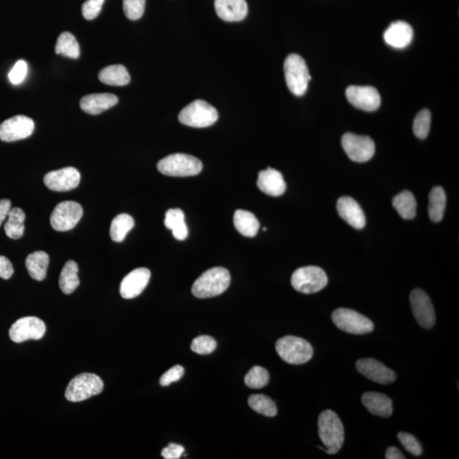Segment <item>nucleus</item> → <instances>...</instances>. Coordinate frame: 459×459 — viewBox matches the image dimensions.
Wrapping results in <instances>:
<instances>
[{
    "label": "nucleus",
    "mask_w": 459,
    "mask_h": 459,
    "mask_svg": "<svg viewBox=\"0 0 459 459\" xmlns=\"http://www.w3.org/2000/svg\"><path fill=\"white\" fill-rule=\"evenodd\" d=\"M14 268L12 262L5 256H0V278L8 280L12 277Z\"/></svg>",
    "instance_id": "a18cd8bd"
},
{
    "label": "nucleus",
    "mask_w": 459,
    "mask_h": 459,
    "mask_svg": "<svg viewBox=\"0 0 459 459\" xmlns=\"http://www.w3.org/2000/svg\"><path fill=\"white\" fill-rule=\"evenodd\" d=\"M78 267L74 260H69L64 265L60 272L59 285L60 289L65 295H71L80 286L78 278Z\"/></svg>",
    "instance_id": "c85d7f7f"
},
{
    "label": "nucleus",
    "mask_w": 459,
    "mask_h": 459,
    "mask_svg": "<svg viewBox=\"0 0 459 459\" xmlns=\"http://www.w3.org/2000/svg\"><path fill=\"white\" fill-rule=\"evenodd\" d=\"M217 343L212 337L201 335L193 339L191 349L193 352L199 355H209L216 349Z\"/></svg>",
    "instance_id": "4c0bfd02"
},
{
    "label": "nucleus",
    "mask_w": 459,
    "mask_h": 459,
    "mask_svg": "<svg viewBox=\"0 0 459 459\" xmlns=\"http://www.w3.org/2000/svg\"><path fill=\"white\" fill-rule=\"evenodd\" d=\"M346 95L351 105L366 112H374L381 103L377 89L372 86L351 85L346 89Z\"/></svg>",
    "instance_id": "4468645a"
},
{
    "label": "nucleus",
    "mask_w": 459,
    "mask_h": 459,
    "mask_svg": "<svg viewBox=\"0 0 459 459\" xmlns=\"http://www.w3.org/2000/svg\"><path fill=\"white\" fill-rule=\"evenodd\" d=\"M104 383L99 376L94 374H81L71 380L65 392L67 401L78 403L102 392Z\"/></svg>",
    "instance_id": "6e6552de"
},
{
    "label": "nucleus",
    "mask_w": 459,
    "mask_h": 459,
    "mask_svg": "<svg viewBox=\"0 0 459 459\" xmlns=\"http://www.w3.org/2000/svg\"><path fill=\"white\" fill-rule=\"evenodd\" d=\"M339 216L351 227L361 230L366 225V217L359 203L350 197H342L337 203Z\"/></svg>",
    "instance_id": "6ab92c4d"
},
{
    "label": "nucleus",
    "mask_w": 459,
    "mask_h": 459,
    "mask_svg": "<svg viewBox=\"0 0 459 459\" xmlns=\"http://www.w3.org/2000/svg\"><path fill=\"white\" fill-rule=\"evenodd\" d=\"M80 171L74 167L49 172L45 175V185L54 192H68L78 188L80 182Z\"/></svg>",
    "instance_id": "dca6fc26"
},
{
    "label": "nucleus",
    "mask_w": 459,
    "mask_h": 459,
    "mask_svg": "<svg viewBox=\"0 0 459 459\" xmlns=\"http://www.w3.org/2000/svg\"><path fill=\"white\" fill-rule=\"evenodd\" d=\"M49 257L44 251H36L27 256L26 267L28 274L36 281H43L47 275Z\"/></svg>",
    "instance_id": "393cba45"
},
{
    "label": "nucleus",
    "mask_w": 459,
    "mask_h": 459,
    "mask_svg": "<svg viewBox=\"0 0 459 459\" xmlns=\"http://www.w3.org/2000/svg\"><path fill=\"white\" fill-rule=\"evenodd\" d=\"M357 368L366 378L380 385H390L396 379V375L392 369L372 358L357 361Z\"/></svg>",
    "instance_id": "f3484780"
},
{
    "label": "nucleus",
    "mask_w": 459,
    "mask_h": 459,
    "mask_svg": "<svg viewBox=\"0 0 459 459\" xmlns=\"http://www.w3.org/2000/svg\"><path fill=\"white\" fill-rule=\"evenodd\" d=\"M410 303L416 320L422 328H433L436 322V313L429 297L422 289H414L410 295Z\"/></svg>",
    "instance_id": "2eb2a0df"
},
{
    "label": "nucleus",
    "mask_w": 459,
    "mask_h": 459,
    "mask_svg": "<svg viewBox=\"0 0 459 459\" xmlns=\"http://www.w3.org/2000/svg\"><path fill=\"white\" fill-rule=\"evenodd\" d=\"M184 368L180 365L175 366L170 370L165 372L160 378V385L162 386H168L170 383L177 382L184 375Z\"/></svg>",
    "instance_id": "37998d69"
},
{
    "label": "nucleus",
    "mask_w": 459,
    "mask_h": 459,
    "mask_svg": "<svg viewBox=\"0 0 459 459\" xmlns=\"http://www.w3.org/2000/svg\"><path fill=\"white\" fill-rule=\"evenodd\" d=\"M185 448L181 445L170 443L167 447L164 448L162 456L165 459H179L184 454Z\"/></svg>",
    "instance_id": "c03bdc74"
},
{
    "label": "nucleus",
    "mask_w": 459,
    "mask_h": 459,
    "mask_svg": "<svg viewBox=\"0 0 459 459\" xmlns=\"http://www.w3.org/2000/svg\"><path fill=\"white\" fill-rule=\"evenodd\" d=\"M157 167L160 173L173 177H194L203 170L199 159L184 153L171 154L161 159Z\"/></svg>",
    "instance_id": "7ed1b4c3"
},
{
    "label": "nucleus",
    "mask_w": 459,
    "mask_h": 459,
    "mask_svg": "<svg viewBox=\"0 0 459 459\" xmlns=\"http://www.w3.org/2000/svg\"><path fill=\"white\" fill-rule=\"evenodd\" d=\"M279 357L289 364L306 363L313 357V347L306 339L295 336H286L276 343Z\"/></svg>",
    "instance_id": "20e7f679"
},
{
    "label": "nucleus",
    "mask_w": 459,
    "mask_h": 459,
    "mask_svg": "<svg viewBox=\"0 0 459 459\" xmlns=\"http://www.w3.org/2000/svg\"><path fill=\"white\" fill-rule=\"evenodd\" d=\"M82 208L74 201H65L57 204L50 215V225L57 232L74 229L81 220Z\"/></svg>",
    "instance_id": "9d476101"
},
{
    "label": "nucleus",
    "mask_w": 459,
    "mask_h": 459,
    "mask_svg": "<svg viewBox=\"0 0 459 459\" xmlns=\"http://www.w3.org/2000/svg\"><path fill=\"white\" fill-rule=\"evenodd\" d=\"M135 227V221L131 215L127 214H120L117 215L112 221L110 227L111 238L114 242H123L125 236Z\"/></svg>",
    "instance_id": "473e14b6"
},
{
    "label": "nucleus",
    "mask_w": 459,
    "mask_h": 459,
    "mask_svg": "<svg viewBox=\"0 0 459 459\" xmlns=\"http://www.w3.org/2000/svg\"><path fill=\"white\" fill-rule=\"evenodd\" d=\"M56 53L68 58L78 59L80 56V44L74 34L65 32L59 36L56 45Z\"/></svg>",
    "instance_id": "72a5a7b5"
},
{
    "label": "nucleus",
    "mask_w": 459,
    "mask_h": 459,
    "mask_svg": "<svg viewBox=\"0 0 459 459\" xmlns=\"http://www.w3.org/2000/svg\"><path fill=\"white\" fill-rule=\"evenodd\" d=\"M447 196L444 189L436 186L432 190L429 196V216L433 222L443 220L446 210Z\"/></svg>",
    "instance_id": "c756f323"
},
{
    "label": "nucleus",
    "mask_w": 459,
    "mask_h": 459,
    "mask_svg": "<svg viewBox=\"0 0 459 459\" xmlns=\"http://www.w3.org/2000/svg\"><path fill=\"white\" fill-rule=\"evenodd\" d=\"M98 78L103 84L112 86H124L131 82L126 67L120 64L103 68L100 71Z\"/></svg>",
    "instance_id": "cd10ccee"
},
{
    "label": "nucleus",
    "mask_w": 459,
    "mask_h": 459,
    "mask_svg": "<svg viewBox=\"0 0 459 459\" xmlns=\"http://www.w3.org/2000/svg\"><path fill=\"white\" fill-rule=\"evenodd\" d=\"M398 440L408 453L414 456H421L423 454V449L421 443L411 434L406 432H400L398 434Z\"/></svg>",
    "instance_id": "ea45409f"
},
{
    "label": "nucleus",
    "mask_w": 459,
    "mask_h": 459,
    "mask_svg": "<svg viewBox=\"0 0 459 459\" xmlns=\"http://www.w3.org/2000/svg\"><path fill=\"white\" fill-rule=\"evenodd\" d=\"M430 122H432V114L429 110L425 109L421 111L414 118V133L419 139H425L429 135L430 128Z\"/></svg>",
    "instance_id": "e433bc0d"
},
{
    "label": "nucleus",
    "mask_w": 459,
    "mask_h": 459,
    "mask_svg": "<svg viewBox=\"0 0 459 459\" xmlns=\"http://www.w3.org/2000/svg\"><path fill=\"white\" fill-rule=\"evenodd\" d=\"M386 459H404V455L397 447H390L386 450Z\"/></svg>",
    "instance_id": "de8ad7c7"
},
{
    "label": "nucleus",
    "mask_w": 459,
    "mask_h": 459,
    "mask_svg": "<svg viewBox=\"0 0 459 459\" xmlns=\"http://www.w3.org/2000/svg\"><path fill=\"white\" fill-rule=\"evenodd\" d=\"M284 74L287 85L292 94L296 96L306 94L311 77L302 57L296 54H291L287 57Z\"/></svg>",
    "instance_id": "39448f33"
},
{
    "label": "nucleus",
    "mask_w": 459,
    "mask_h": 459,
    "mask_svg": "<svg viewBox=\"0 0 459 459\" xmlns=\"http://www.w3.org/2000/svg\"><path fill=\"white\" fill-rule=\"evenodd\" d=\"M328 282L326 272L322 268L314 265L297 269L291 278L293 289L306 295L321 291L327 286Z\"/></svg>",
    "instance_id": "0eeeda50"
},
{
    "label": "nucleus",
    "mask_w": 459,
    "mask_h": 459,
    "mask_svg": "<svg viewBox=\"0 0 459 459\" xmlns=\"http://www.w3.org/2000/svg\"><path fill=\"white\" fill-rule=\"evenodd\" d=\"M257 186L261 192L272 197L282 195L287 188L282 175L271 168L260 172Z\"/></svg>",
    "instance_id": "aec40b11"
},
{
    "label": "nucleus",
    "mask_w": 459,
    "mask_h": 459,
    "mask_svg": "<svg viewBox=\"0 0 459 459\" xmlns=\"http://www.w3.org/2000/svg\"><path fill=\"white\" fill-rule=\"evenodd\" d=\"M27 65L23 60H18L9 74V80L14 85L21 84L26 78Z\"/></svg>",
    "instance_id": "79ce46f5"
},
{
    "label": "nucleus",
    "mask_w": 459,
    "mask_h": 459,
    "mask_svg": "<svg viewBox=\"0 0 459 459\" xmlns=\"http://www.w3.org/2000/svg\"><path fill=\"white\" fill-rule=\"evenodd\" d=\"M46 332L45 322L38 317H27L17 320L9 331L10 339L15 343L41 339Z\"/></svg>",
    "instance_id": "f8f14e48"
},
{
    "label": "nucleus",
    "mask_w": 459,
    "mask_h": 459,
    "mask_svg": "<svg viewBox=\"0 0 459 459\" xmlns=\"http://www.w3.org/2000/svg\"><path fill=\"white\" fill-rule=\"evenodd\" d=\"M164 225L171 230L175 239L183 241L188 236V228L185 222V214L180 209L168 210L165 214Z\"/></svg>",
    "instance_id": "bb28decb"
},
{
    "label": "nucleus",
    "mask_w": 459,
    "mask_h": 459,
    "mask_svg": "<svg viewBox=\"0 0 459 459\" xmlns=\"http://www.w3.org/2000/svg\"><path fill=\"white\" fill-rule=\"evenodd\" d=\"M123 7L128 19L139 20L144 14L146 0H124Z\"/></svg>",
    "instance_id": "58836bf2"
},
{
    "label": "nucleus",
    "mask_w": 459,
    "mask_h": 459,
    "mask_svg": "<svg viewBox=\"0 0 459 459\" xmlns=\"http://www.w3.org/2000/svg\"><path fill=\"white\" fill-rule=\"evenodd\" d=\"M270 379L267 369L256 366L245 376V385L251 389H261L267 385Z\"/></svg>",
    "instance_id": "c9c22d12"
},
{
    "label": "nucleus",
    "mask_w": 459,
    "mask_h": 459,
    "mask_svg": "<svg viewBox=\"0 0 459 459\" xmlns=\"http://www.w3.org/2000/svg\"><path fill=\"white\" fill-rule=\"evenodd\" d=\"M8 220L5 225V232L10 239H20L24 234V221L26 214L20 208H13L8 214Z\"/></svg>",
    "instance_id": "2f4dec72"
},
{
    "label": "nucleus",
    "mask_w": 459,
    "mask_h": 459,
    "mask_svg": "<svg viewBox=\"0 0 459 459\" xmlns=\"http://www.w3.org/2000/svg\"><path fill=\"white\" fill-rule=\"evenodd\" d=\"M319 437L324 444L326 449H319L328 454H336L342 449L344 440V430L339 416L332 410L322 412L318 418Z\"/></svg>",
    "instance_id": "f257e3e1"
},
{
    "label": "nucleus",
    "mask_w": 459,
    "mask_h": 459,
    "mask_svg": "<svg viewBox=\"0 0 459 459\" xmlns=\"http://www.w3.org/2000/svg\"><path fill=\"white\" fill-rule=\"evenodd\" d=\"M179 120L186 126L206 128L216 123L218 112L210 104L197 100L189 104L179 114Z\"/></svg>",
    "instance_id": "423d86ee"
},
{
    "label": "nucleus",
    "mask_w": 459,
    "mask_h": 459,
    "mask_svg": "<svg viewBox=\"0 0 459 459\" xmlns=\"http://www.w3.org/2000/svg\"><path fill=\"white\" fill-rule=\"evenodd\" d=\"M249 405L254 411L267 417H275L278 414L277 405L270 397L262 394H252L249 398Z\"/></svg>",
    "instance_id": "f704fd0d"
},
{
    "label": "nucleus",
    "mask_w": 459,
    "mask_h": 459,
    "mask_svg": "<svg viewBox=\"0 0 459 459\" xmlns=\"http://www.w3.org/2000/svg\"><path fill=\"white\" fill-rule=\"evenodd\" d=\"M214 7L218 16L230 23L242 21L247 14L245 0H214Z\"/></svg>",
    "instance_id": "412c9836"
},
{
    "label": "nucleus",
    "mask_w": 459,
    "mask_h": 459,
    "mask_svg": "<svg viewBox=\"0 0 459 459\" xmlns=\"http://www.w3.org/2000/svg\"><path fill=\"white\" fill-rule=\"evenodd\" d=\"M393 207L404 220H412L416 216V202L414 194L410 191H403L394 197Z\"/></svg>",
    "instance_id": "7c9ffc66"
},
{
    "label": "nucleus",
    "mask_w": 459,
    "mask_h": 459,
    "mask_svg": "<svg viewBox=\"0 0 459 459\" xmlns=\"http://www.w3.org/2000/svg\"><path fill=\"white\" fill-rule=\"evenodd\" d=\"M362 403L372 414L388 418L392 415V401L385 394L377 392H367L361 397Z\"/></svg>",
    "instance_id": "b1692460"
},
{
    "label": "nucleus",
    "mask_w": 459,
    "mask_h": 459,
    "mask_svg": "<svg viewBox=\"0 0 459 459\" xmlns=\"http://www.w3.org/2000/svg\"><path fill=\"white\" fill-rule=\"evenodd\" d=\"M234 225L236 231L247 238H254L260 229V222L254 214L249 211L238 210L234 214Z\"/></svg>",
    "instance_id": "a878e982"
},
{
    "label": "nucleus",
    "mask_w": 459,
    "mask_h": 459,
    "mask_svg": "<svg viewBox=\"0 0 459 459\" xmlns=\"http://www.w3.org/2000/svg\"><path fill=\"white\" fill-rule=\"evenodd\" d=\"M150 271L146 268H137L123 279L120 285V295L124 299H134L141 295L148 286Z\"/></svg>",
    "instance_id": "a211bd4d"
},
{
    "label": "nucleus",
    "mask_w": 459,
    "mask_h": 459,
    "mask_svg": "<svg viewBox=\"0 0 459 459\" xmlns=\"http://www.w3.org/2000/svg\"><path fill=\"white\" fill-rule=\"evenodd\" d=\"M117 102L118 98L116 96L110 93H102L85 96L80 100V107L86 113L98 115L114 107Z\"/></svg>",
    "instance_id": "5701e85b"
},
{
    "label": "nucleus",
    "mask_w": 459,
    "mask_h": 459,
    "mask_svg": "<svg viewBox=\"0 0 459 459\" xmlns=\"http://www.w3.org/2000/svg\"><path fill=\"white\" fill-rule=\"evenodd\" d=\"M412 37H414V30L410 24L404 21H396L392 23L383 34L386 44L397 49H403L410 45Z\"/></svg>",
    "instance_id": "4be33fe9"
},
{
    "label": "nucleus",
    "mask_w": 459,
    "mask_h": 459,
    "mask_svg": "<svg viewBox=\"0 0 459 459\" xmlns=\"http://www.w3.org/2000/svg\"><path fill=\"white\" fill-rule=\"evenodd\" d=\"M342 143L344 152L354 162H368L374 155V142L369 136L346 133L343 135Z\"/></svg>",
    "instance_id": "9b49d317"
},
{
    "label": "nucleus",
    "mask_w": 459,
    "mask_h": 459,
    "mask_svg": "<svg viewBox=\"0 0 459 459\" xmlns=\"http://www.w3.org/2000/svg\"><path fill=\"white\" fill-rule=\"evenodd\" d=\"M231 283V276L227 269L214 267L206 271L193 283L192 292L199 299L221 295L227 291Z\"/></svg>",
    "instance_id": "f03ea898"
},
{
    "label": "nucleus",
    "mask_w": 459,
    "mask_h": 459,
    "mask_svg": "<svg viewBox=\"0 0 459 459\" xmlns=\"http://www.w3.org/2000/svg\"><path fill=\"white\" fill-rule=\"evenodd\" d=\"M105 0H87L82 6V16L86 20L91 21L98 17L102 9Z\"/></svg>",
    "instance_id": "a19ab883"
},
{
    "label": "nucleus",
    "mask_w": 459,
    "mask_h": 459,
    "mask_svg": "<svg viewBox=\"0 0 459 459\" xmlns=\"http://www.w3.org/2000/svg\"><path fill=\"white\" fill-rule=\"evenodd\" d=\"M332 320L337 328L351 335H366L374 329L370 319L347 308H339L333 311Z\"/></svg>",
    "instance_id": "1a4fd4ad"
},
{
    "label": "nucleus",
    "mask_w": 459,
    "mask_h": 459,
    "mask_svg": "<svg viewBox=\"0 0 459 459\" xmlns=\"http://www.w3.org/2000/svg\"><path fill=\"white\" fill-rule=\"evenodd\" d=\"M34 131V120L23 115H18L0 124V139L5 142L20 141L30 137Z\"/></svg>",
    "instance_id": "ddd939ff"
},
{
    "label": "nucleus",
    "mask_w": 459,
    "mask_h": 459,
    "mask_svg": "<svg viewBox=\"0 0 459 459\" xmlns=\"http://www.w3.org/2000/svg\"><path fill=\"white\" fill-rule=\"evenodd\" d=\"M10 210H12V202L9 199L0 200V227L8 217Z\"/></svg>",
    "instance_id": "49530a36"
}]
</instances>
